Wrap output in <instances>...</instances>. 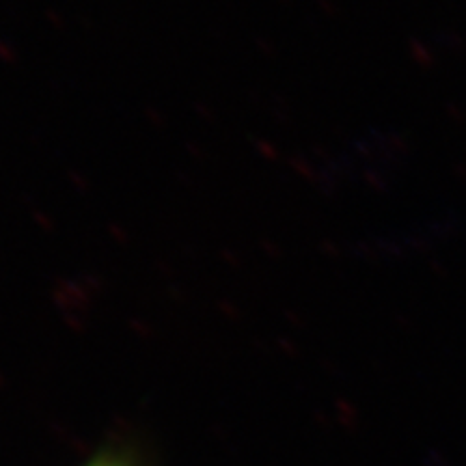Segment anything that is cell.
<instances>
[{
	"label": "cell",
	"instance_id": "1",
	"mask_svg": "<svg viewBox=\"0 0 466 466\" xmlns=\"http://www.w3.org/2000/svg\"><path fill=\"white\" fill-rule=\"evenodd\" d=\"M85 466H136V464L128 456H123L119 452H102L100 456H96Z\"/></svg>",
	"mask_w": 466,
	"mask_h": 466
}]
</instances>
